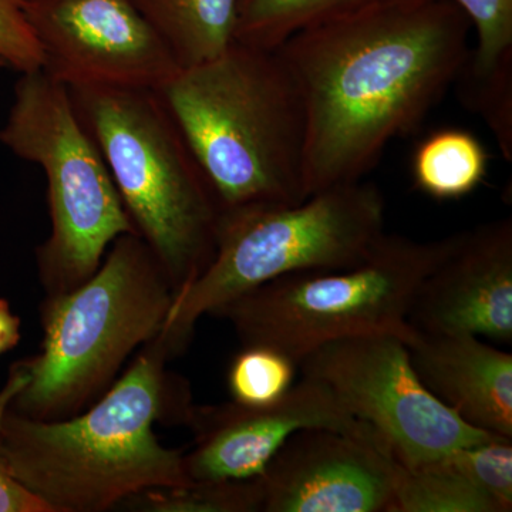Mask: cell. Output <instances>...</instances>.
I'll list each match as a JSON object with an SVG mask.
<instances>
[{"mask_svg":"<svg viewBox=\"0 0 512 512\" xmlns=\"http://www.w3.org/2000/svg\"><path fill=\"white\" fill-rule=\"evenodd\" d=\"M471 23L450 0H396L276 47L305 114L306 197L357 183L457 82Z\"/></svg>","mask_w":512,"mask_h":512,"instance_id":"1","label":"cell"},{"mask_svg":"<svg viewBox=\"0 0 512 512\" xmlns=\"http://www.w3.org/2000/svg\"><path fill=\"white\" fill-rule=\"evenodd\" d=\"M143 348L82 414L36 420L8 409L3 417V467L50 512L109 511L143 491L190 483L183 451L164 447L154 433L164 413L188 424L190 392L165 375L163 340Z\"/></svg>","mask_w":512,"mask_h":512,"instance_id":"2","label":"cell"},{"mask_svg":"<svg viewBox=\"0 0 512 512\" xmlns=\"http://www.w3.org/2000/svg\"><path fill=\"white\" fill-rule=\"evenodd\" d=\"M221 212L306 200L305 114L276 50L234 42L157 90Z\"/></svg>","mask_w":512,"mask_h":512,"instance_id":"3","label":"cell"},{"mask_svg":"<svg viewBox=\"0 0 512 512\" xmlns=\"http://www.w3.org/2000/svg\"><path fill=\"white\" fill-rule=\"evenodd\" d=\"M67 89L137 234L177 295L214 256L221 210L210 183L156 90Z\"/></svg>","mask_w":512,"mask_h":512,"instance_id":"4","label":"cell"},{"mask_svg":"<svg viewBox=\"0 0 512 512\" xmlns=\"http://www.w3.org/2000/svg\"><path fill=\"white\" fill-rule=\"evenodd\" d=\"M174 289L136 232L113 242L92 278L47 298L42 350L23 360L29 380L9 409L36 420L82 413L140 346L160 335Z\"/></svg>","mask_w":512,"mask_h":512,"instance_id":"5","label":"cell"},{"mask_svg":"<svg viewBox=\"0 0 512 512\" xmlns=\"http://www.w3.org/2000/svg\"><path fill=\"white\" fill-rule=\"evenodd\" d=\"M386 202L369 181L336 185L295 205H254L220 214L210 264L174 296L160 339L184 350L195 323L242 293L281 276L343 271L365 261L386 231Z\"/></svg>","mask_w":512,"mask_h":512,"instance_id":"6","label":"cell"},{"mask_svg":"<svg viewBox=\"0 0 512 512\" xmlns=\"http://www.w3.org/2000/svg\"><path fill=\"white\" fill-rule=\"evenodd\" d=\"M454 241L456 235L414 241L386 234L353 268L281 276L212 315L229 320L244 346H269L296 365L326 343L357 336L387 333L410 345L417 335L409 325L414 298Z\"/></svg>","mask_w":512,"mask_h":512,"instance_id":"7","label":"cell"},{"mask_svg":"<svg viewBox=\"0 0 512 512\" xmlns=\"http://www.w3.org/2000/svg\"><path fill=\"white\" fill-rule=\"evenodd\" d=\"M0 143L45 173L52 232L37 248V269L49 296L74 291L109 245L137 231L66 84L42 69L20 73Z\"/></svg>","mask_w":512,"mask_h":512,"instance_id":"8","label":"cell"},{"mask_svg":"<svg viewBox=\"0 0 512 512\" xmlns=\"http://www.w3.org/2000/svg\"><path fill=\"white\" fill-rule=\"evenodd\" d=\"M298 367L303 376L326 384L346 412L375 429L404 467L500 437L470 426L434 397L397 336L335 340L303 356Z\"/></svg>","mask_w":512,"mask_h":512,"instance_id":"9","label":"cell"},{"mask_svg":"<svg viewBox=\"0 0 512 512\" xmlns=\"http://www.w3.org/2000/svg\"><path fill=\"white\" fill-rule=\"evenodd\" d=\"M42 70L70 86L160 90L180 72L131 0H20Z\"/></svg>","mask_w":512,"mask_h":512,"instance_id":"10","label":"cell"},{"mask_svg":"<svg viewBox=\"0 0 512 512\" xmlns=\"http://www.w3.org/2000/svg\"><path fill=\"white\" fill-rule=\"evenodd\" d=\"M188 426L195 433L194 448L184 454L190 483L262 476L286 440L305 429L342 431L390 451L375 429L346 412L326 384L305 376L281 400L268 406L237 402L194 406Z\"/></svg>","mask_w":512,"mask_h":512,"instance_id":"11","label":"cell"},{"mask_svg":"<svg viewBox=\"0 0 512 512\" xmlns=\"http://www.w3.org/2000/svg\"><path fill=\"white\" fill-rule=\"evenodd\" d=\"M399 461L342 431L292 434L262 476L264 512H389Z\"/></svg>","mask_w":512,"mask_h":512,"instance_id":"12","label":"cell"},{"mask_svg":"<svg viewBox=\"0 0 512 512\" xmlns=\"http://www.w3.org/2000/svg\"><path fill=\"white\" fill-rule=\"evenodd\" d=\"M409 325L419 335H473L511 343L512 220L456 234L421 284Z\"/></svg>","mask_w":512,"mask_h":512,"instance_id":"13","label":"cell"},{"mask_svg":"<svg viewBox=\"0 0 512 512\" xmlns=\"http://www.w3.org/2000/svg\"><path fill=\"white\" fill-rule=\"evenodd\" d=\"M410 360L421 383L460 419L512 440V355L473 335H419Z\"/></svg>","mask_w":512,"mask_h":512,"instance_id":"14","label":"cell"},{"mask_svg":"<svg viewBox=\"0 0 512 512\" xmlns=\"http://www.w3.org/2000/svg\"><path fill=\"white\" fill-rule=\"evenodd\" d=\"M476 30L477 46L458 76L464 104L484 117L512 109V0H450Z\"/></svg>","mask_w":512,"mask_h":512,"instance_id":"15","label":"cell"},{"mask_svg":"<svg viewBox=\"0 0 512 512\" xmlns=\"http://www.w3.org/2000/svg\"><path fill=\"white\" fill-rule=\"evenodd\" d=\"M181 70L221 56L238 25V0H131Z\"/></svg>","mask_w":512,"mask_h":512,"instance_id":"16","label":"cell"},{"mask_svg":"<svg viewBox=\"0 0 512 512\" xmlns=\"http://www.w3.org/2000/svg\"><path fill=\"white\" fill-rule=\"evenodd\" d=\"M488 154L474 134L444 128L427 137L414 153L412 173L417 190L434 200H460L483 183Z\"/></svg>","mask_w":512,"mask_h":512,"instance_id":"17","label":"cell"},{"mask_svg":"<svg viewBox=\"0 0 512 512\" xmlns=\"http://www.w3.org/2000/svg\"><path fill=\"white\" fill-rule=\"evenodd\" d=\"M396 0H238L235 42L274 50L299 30Z\"/></svg>","mask_w":512,"mask_h":512,"instance_id":"18","label":"cell"},{"mask_svg":"<svg viewBox=\"0 0 512 512\" xmlns=\"http://www.w3.org/2000/svg\"><path fill=\"white\" fill-rule=\"evenodd\" d=\"M389 512H501L498 504L444 457L417 467L399 463Z\"/></svg>","mask_w":512,"mask_h":512,"instance_id":"19","label":"cell"},{"mask_svg":"<svg viewBox=\"0 0 512 512\" xmlns=\"http://www.w3.org/2000/svg\"><path fill=\"white\" fill-rule=\"evenodd\" d=\"M262 485L251 480L212 481L153 488L133 495L119 507L148 512H256L262 510Z\"/></svg>","mask_w":512,"mask_h":512,"instance_id":"20","label":"cell"},{"mask_svg":"<svg viewBox=\"0 0 512 512\" xmlns=\"http://www.w3.org/2000/svg\"><path fill=\"white\" fill-rule=\"evenodd\" d=\"M295 362L269 346L245 345L232 360L228 387L234 402L268 406L281 400L293 386Z\"/></svg>","mask_w":512,"mask_h":512,"instance_id":"21","label":"cell"},{"mask_svg":"<svg viewBox=\"0 0 512 512\" xmlns=\"http://www.w3.org/2000/svg\"><path fill=\"white\" fill-rule=\"evenodd\" d=\"M511 441L494 437L447 454L451 466L490 495L501 512L512 510Z\"/></svg>","mask_w":512,"mask_h":512,"instance_id":"22","label":"cell"},{"mask_svg":"<svg viewBox=\"0 0 512 512\" xmlns=\"http://www.w3.org/2000/svg\"><path fill=\"white\" fill-rule=\"evenodd\" d=\"M0 59L19 73L42 69V50L20 0H0Z\"/></svg>","mask_w":512,"mask_h":512,"instance_id":"23","label":"cell"},{"mask_svg":"<svg viewBox=\"0 0 512 512\" xmlns=\"http://www.w3.org/2000/svg\"><path fill=\"white\" fill-rule=\"evenodd\" d=\"M29 380L25 363L18 362L10 367L8 380L0 389V426L3 417L15 399L16 394L26 386ZM0 512H50L43 501L22 487L10 477L0 460Z\"/></svg>","mask_w":512,"mask_h":512,"instance_id":"24","label":"cell"},{"mask_svg":"<svg viewBox=\"0 0 512 512\" xmlns=\"http://www.w3.org/2000/svg\"><path fill=\"white\" fill-rule=\"evenodd\" d=\"M20 340V319L10 309L8 301L0 298V356L15 349Z\"/></svg>","mask_w":512,"mask_h":512,"instance_id":"25","label":"cell"},{"mask_svg":"<svg viewBox=\"0 0 512 512\" xmlns=\"http://www.w3.org/2000/svg\"><path fill=\"white\" fill-rule=\"evenodd\" d=\"M5 67H8V66H6V63L3 62L2 59H0V69H5Z\"/></svg>","mask_w":512,"mask_h":512,"instance_id":"26","label":"cell"}]
</instances>
